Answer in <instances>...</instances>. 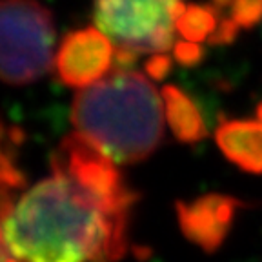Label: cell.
Listing matches in <instances>:
<instances>
[{"instance_id": "6da1fadb", "label": "cell", "mask_w": 262, "mask_h": 262, "mask_svg": "<svg viewBox=\"0 0 262 262\" xmlns=\"http://www.w3.org/2000/svg\"><path fill=\"white\" fill-rule=\"evenodd\" d=\"M115 160L80 133L51 157V177L2 209V258L31 262L115 260L127 251L137 195Z\"/></svg>"}, {"instance_id": "7a4b0ae2", "label": "cell", "mask_w": 262, "mask_h": 262, "mask_svg": "<svg viewBox=\"0 0 262 262\" xmlns=\"http://www.w3.org/2000/svg\"><path fill=\"white\" fill-rule=\"evenodd\" d=\"M162 104L144 75L119 70L75 95L71 124L115 162L135 164L162 140Z\"/></svg>"}, {"instance_id": "3957f363", "label": "cell", "mask_w": 262, "mask_h": 262, "mask_svg": "<svg viewBox=\"0 0 262 262\" xmlns=\"http://www.w3.org/2000/svg\"><path fill=\"white\" fill-rule=\"evenodd\" d=\"M0 73L9 86H24L49 73L55 28L51 13L37 0H2Z\"/></svg>"}, {"instance_id": "277c9868", "label": "cell", "mask_w": 262, "mask_h": 262, "mask_svg": "<svg viewBox=\"0 0 262 262\" xmlns=\"http://www.w3.org/2000/svg\"><path fill=\"white\" fill-rule=\"evenodd\" d=\"M182 0H95V24L117 49L135 55L166 53L173 44Z\"/></svg>"}, {"instance_id": "5b68a950", "label": "cell", "mask_w": 262, "mask_h": 262, "mask_svg": "<svg viewBox=\"0 0 262 262\" xmlns=\"http://www.w3.org/2000/svg\"><path fill=\"white\" fill-rule=\"evenodd\" d=\"M113 55L111 40L100 29H78L64 37L55 57V70L62 84L86 88L107 73Z\"/></svg>"}, {"instance_id": "8992f818", "label": "cell", "mask_w": 262, "mask_h": 262, "mask_svg": "<svg viewBox=\"0 0 262 262\" xmlns=\"http://www.w3.org/2000/svg\"><path fill=\"white\" fill-rule=\"evenodd\" d=\"M241 201L226 195H204L191 202H177V215L182 233L199 248L211 253L228 235Z\"/></svg>"}, {"instance_id": "52a82bcc", "label": "cell", "mask_w": 262, "mask_h": 262, "mask_svg": "<svg viewBox=\"0 0 262 262\" xmlns=\"http://www.w3.org/2000/svg\"><path fill=\"white\" fill-rule=\"evenodd\" d=\"M219 147L231 162L250 173H262V122L228 120L215 133Z\"/></svg>"}, {"instance_id": "ba28073f", "label": "cell", "mask_w": 262, "mask_h": 262, "mask_svg": "<svg viewBox=\"0 0 262 262\" xmlns=\"http://www.w3.org/2000/svg\"><path fill=\"white\" fill-rule=\"evenodd\" d=\"M162 98L166 119L177 139L182 142H196L204 139L206 126L202 115L188 95L175 86H166L162 88Z\"/></svg>"}, {"instance_id": "9c48e42d", "label": "cell", "mask_w": 262, "mask_h": 262, "mask_svg": "<svg viewBox=\"0 0 262 262\" xmlns=\"http://www.w3.org/2000/svg\"><path fill=\"white\" fill-rule=\"evenodd\" d=\"M219 26L217 9L211 6H186L182 15L177 20V31L180 37L191 42H204V38L211 37V33Z\"/></svg>"}, {"instance_id": "30bf717a", "label": "cell", "mask_w": 262, "mask_h": 262, "mask_svg": "<svg viewBox=\"0 0 262 262\" xmlns=\"http://www.w3.org/2000/svg\"><path fill=\"white\" fill-rule=\"evenodd\" d=\"M231 18L241 29H250L262 18V0H233Z\"/></svg>"}, {"instance_id": "8fae6325", "label": "cell", "mask_w": 262, "mask_h": 262, "mask_svg": "<svg viewBox=\"0 0 262 262\" xmlns=\"http://www.w3.org/2000/svg\"><path fill=\"white\" fill-rule=\"evenodd\" d=\"M175 58L184 66H193L202 58V48L199 46V42L191 40H180L175 44Z\"/></svg>"}, {"instance_id": "7c38bea8", "label": "cell", "mask_w": 262, "mask_h": 262, "mask_svg": "<svg viewBox=\"0 0 262 262\" xmlns=\"http://www.w3.org/2000/svg\"><path fill=\"white\" fill-rule=\"evenodd\" d=\"M238 29L241 28H238L233 18H226V20H222L221 24L217 26V29L211 33L209 42H211V44H229V42H233Z\"/></svg>"}, {"instance_id": "4fadbf2b", "label": "cell", "mask_w": 262, "mask_h": 262, "mask_svg": "<svg viewBox=\"0 0 262 262\" xmlns=\"http://www.w3.org/2000/svg\"><path fill=\"white\" fill-rule=\"evenodd\" d=\"M171 68V58L166 57L164 53H155L149 60L146 62V71L147 75H151L153 78L160 80V78L166 77V73Z\"/></svg>"}, {"instance_id": "5bb4252c", "label": "cell", "mask_w": 262, "mask_h": 262, "mask_svg": "<svg viewBox=\"0 0 262 262\" xmlns=\"http://www.w3.org/2000/svg\"><path fill=\"white\" fill-rule=\"evenodd\" d=\"M213 2H215V6H219V8H224V6L231 4L233 0H213Z\"/></svg>"}, {"instance_id": "9a60e30c", "label": "cell", "mask_w": 262, "mask_h": 262, "mask_svg": "<svg viewBox=\"0 0 262 262\" xmlns=\"http://www.w3.org/2000/svg\"><path fill=\"white\" fill-rule=\"evenodd\" d=\"M257 117H258V120H260V122H262V104L257 107Z\"/></svg>"}]
</instances>
